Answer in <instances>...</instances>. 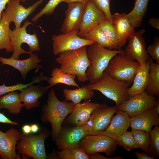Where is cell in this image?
Here are the masks:
<instances>
[{
	"instance_id": "obj_24",
	"label": "cell",
	"mask_w": 159,
	"mask_h": 159,
	"mask_svg": "<svg viewBox=\"0 0 159 159\" xmlns=\"http://www.w3.org/2000/svg\"><path fill=\"white\" fill-rule=\"evenodd\" d=\"M149 69V60L145 64L140 65L135 76L132 85L127 89L129 98L145 91L148 84Z\"/></svg>"
},
{
	"instance_id": "obj_51",
	"label": "cell",
	"mask_w": 159,
	"mask_h": 159,
	"mask_svg": "<svg viewBox=\"0 0 159 159\" xmlns=\"http://www.w3.org/2000/svg\"><path fill=\"white\" fill-rule=\"evenodd\" d=\"M2 159V158L1 155H0V159Z\"/></svg>"
},
{
	"instance_id": "obj_25",
	"label": "cell",
	"mask_w": 159,
	"mask_h": 159,
	"mask_svg": "<svg viewBox=\"0 0 159 159\" xmlns=\"http://www.w3.org/2000/svg\"><path fill=\"white\" fill-rule=\"evenodd\" d=\"M24 107L21 101L19 94L15 91L0 97V110L5 108L10 114H17L21 112L22 108Z\"/></svg>"
},
{
	"instance_id": "obj_3",
	"label": "cell",
	"mask_w": 159,
	"mask_h": 159,
	"mask_svg": "<svg viewBox=\"0 0 159 159\" xmlns=\"http://www.w3.org/2000/svg\"><path fill=\"white\" fill-rule=\"evenodd\" d=\"M89 46L87 54L91 64L86 73L90 84H93L101 77L110 61L115 56L118 54L125 53V50H110L96 43Z\"/></svg>"
},
{
	"instance_id": "obj_8",
	"label": "cell",
	"mask_w": 159,
	"mask_h": 159,
	"mask_svg": "<svg viewBox=\"0 0 159 159\" xmlns=\"http://www.w3.org/2000/svg\"><path fill=\"white\" fill-rule=\"evenodd\" d=\"M118 110L117 107L99 104L92 112L87 122L84 125L87 135L101 134L109 125L111 117Z\"/></svg>"
},
{
	"instance_id": "obj_15",
	"label": "cell",
	"mask_w": 159,
	"mask_h": 159,
	"mask_svg": "<svg viewBox=\"0 0 159 159\" xmlns=\"http://www.w3.org/2000/svg\"><path fill=\"white\" fill-rule=\"evenodd\" d=\"M107 19L105 14L99 10L91 0L85 4L78 36L81 37L90 29Z\"/></svg>"
},
{
	"instance_id": "obj_21",
	"label": "cell",
	"mask_w": 159,
	"mask_h": 159,
	"mask_svg": "<svg viewBox=\"0 0 159 159\" xmlns=\"http://www.w3.org/2000/svg\"><path fill=\"white\" fill-rule=\"evenodd\" d=\"M48 86H43L31 84L20 91L19 96L24 107L27 110L39 106V100L49 89Z\"/></svg>"
},
{
	"instance_id": "obj_30",
	"label": "cell",
	"mask_w": 159,
	"mask_h": 159,
	"mask_svg": "<svg viewBox=\"0 0 159 159\" xmlns=\"http://www.w3.org/2000/svg\"><path fill=\"white\" fill-rule=\"evenodd\" d=\"M0 22V50L5 49L7 52H12L13 47L9 35L10 22L4 11L2 13Z\"/></svg>"
},
{
	"instance_id": "obj_46",
	"label": "cell",
	"mask_w": 159,
	"mask_h": 159,
	"mask_svg": "<svg viewBox=\"0 0 159 159\" xmlns=\"http://www.w3.org/2000/svg\"><path fill=\"white\" fill-rule=\"evenodd\" d=\"M22 130L23 133L24 134H28L31 133V132L30 125L28 124L24 125L22 127Z\"/></svg>"
},
{
	"instance_id": "obj_18",
	"label": "cell",
	"mask_w": 159,
	"mask_h": 159,
	"mask_svg": "<svg viewBox=\"0 0 159 159\" xmlns=\"http://www.w3.org/2000/svg\"><path fill=\"white\" fill-rule=\"evenodd\" d=\"M158 114L154 107L136 115L130 117V127L149 133L154 126L159 125Z\"/></svg>"
},
{
	"instance_id": "obj_14",
	"label": "cell",
	"mask_w": 159,
	"mask_h": 159,
	"mask_svg": "<svg viewBox=\"0 0 159 159\" xmlns=\"http://www.w3.org/2000/svg\"><path fill=\"white\" fill-rule=\"evenodd\" d=\"M87 135L84 125L71 128H63L55 140L56 145L60 151L66 148L78 146L80 141Z\"/></svg>"
},
{
	"instance_id": "obj_42",
	"label": "cell",
	"mask_w": 159,
	"mask_h": 159,
	"mask_svg": "<svg viewBox=\"0 0 159 159\" xmlns=\"http://www.w3.org/2000/svg\"><path fill=\"white\" fill-rule=\"evenodd\" d=\"M88 155L90 159H122L123 158L122 157L120 156H116L112 158L105 157L98 153L90 154Z\"/></svg>"
},
{
	"instance_id": "obj_4",
	"label": "cell",
	"mask_w": 159,
	"mask_h": 159,
	"mask_svg": "<svg viewBox=\"0 0 159 159\" xmlns=\"http://www.w3.org/2000/svg\"><path fill=\"white\" fill-rule=\"evenodd\" d=\"M131 84L113 78L104 71L97 82L86 85L90 89L98 91L114 101L117 107L129 98L127 90Z\"/></svg>"
},
{
	"instance_id": "obj_26",
	"label": "cell",
	"mask_w": 159,
	"mask_h": 159,
	"mask_svg": "<svg viewBox=\"0 0 159 159\" xmlns=\"http://www.w3.org/2000/svg\"><path fill=\"white\" fill-rule=\"evenodd\" d=\"M149 0H135L134 7L125 16L134 28L140 27L146 14Z\"/></svg>"
},
{
	"instance_id": "obj_27",
	"label": "cell",
	"mask_w": 159,
	"mask_h": 159,
	"mask_svg": "<svg viewBox=\"0 0 159 159\" xmlns=\"http://www.w3.org/2000/svg\"><path fill=\"white\" fill-rule=\"evenodd\" d=\"M63 93L65 100L71 101L75 105L80 103L82 100H89L95 95L93 90L88 88L86 85L73 90L64 88Z\"/></svg>"
},
{
	"instance_id": "obj_7",
	"label": "cell",
	"mask_w": 159,
	"mask_h": 159,
	"mask_svg": "<svg viewBox=\"0 0 159 159\" xmlns=\"http://www.w3.org/2000/svg\"><path fill=\"white\" fill-rule=\"evenodd\" d=\"M140 64L125 54H118L110 61L105 72L117 80L132 83Z\"/></svg>"
},
{
	"instance_id": "obj_48",
	"label": "cell",
	"mask_w": 159,
	"mask_h": 159,
	"mask_svg": "<svg viewBox=\"0 0 159 159\" xmlns=\"http://www.w3.org/2000/svg\"><path fill=\"white\" fill-rule=\"evenodd\" d=\"M31 132L35 133H37L39 129L38 125L36 124H32L31 125Z\"/></svg>"
},
{
	"instance_id": "obj_40",
	"label": "cell",
	"mask_w": 159,
	"mask_h": 159,
	"mask_svg": "<svg viewBox=\"0 0 159 159\" xmlns=\"http://www.w3.org/2000/svg\"><path fill=\"white\" fill-rule=\"evenodd\" d=\"M148 54L151 56L152 59L155 60L159 64V38L155 37L153 43L147 48Z\"/></svg>"
},
{
	"instance_id": "obj_22",
	"label": "cell",
	"mask_w": 159,
	"mask_h": 159,
	"mask_svg": "<svg viewBox=\"0 0 159 159\" xmlns=\"http://www.w3.org/2000/svg\"><path fill=\"white\" fill-rule=\"evenodd\" d=\"M99 104L87 100L75 105L73 112L68 117L69 121L75 126L84 125L88 120L92 112Z\"/></svg>"
},
{
	"instance_id": "obj_47",
	"label": "cell",
	"mask_w": 159,
	"mask_h": 159,
	"mask_svg": "<svg viewBox=\"0 0 159 159\" xmlns=\"http://www.w3.org/2000/svg\"><path fill=\"white\" fill-rule=\"evenodd\" d=\"M89 0H64V2L67 4L74 2H78L85 4Z\"/></svg>"
},
{
	"instance_id": "obj_36",
	"label": "cell",
	"mask_w": 159,
	"mask_h": 159,
	"mask_svg": "<svg viewBox=\"0 0 159 159\" xmlns=\"http://www.w3.org/2000/svg\"><path fill=\"white\" fill-rule=\"evenodd\" d=\"M150 142L148 154L158 157L159 156V127L155 126L149 132Z\"/></svg>"
},
{
	"instance_id": "obj_6",
	"label": "cell",
	"mask_w": 159,
	"mask_h": 159,
	"mask_svg": "<svg viewBox=\"0 0 159 159\" xmlns=\"http://www.w3.org/2000/svg\"><path fill=\"white\" fill-rule=\"evenodd\" d=\"M30 24H33L27 20L22 27L13 30L9 29L8 33L13 47L11 57L18 59L21 54L30 55L34 52L40 51L39 41L36 33L31 34L26 32V28Z\"/></svg>"
},
{
	"instance_id": "obj_35",
	"label": "cell",
	"mask_w": 159,
	"mask_h": 159,
	"mask_svg": "<svg viewBox=\"0 0 159 159\" xmlns=\"http://www.w3.org/2000/svg\"><path fill=\"white\" fill-rule=\"evenodd\" d=\"M135 143L138 148H140L148 154L150 142L149 133L144 131L132 129Z\"/></svg>"
},
{
	"instance_id": "obj_34",
	"label": "cell",
	"mask_w": 159,
	"mask_h": 159,
	"mask_svg": "<svg viewBox=\"0 0 159 159\" xmlns=\"http://www.w3.org/2000/svg\"><path fill=\"white\" fill-rule=\"evenodd\" d=\"M48 78V77L44 76L43 73H41L39 76L35 77L32 82L26 84L20 83L12 86H7L5 85V84H3L0 86V97L11 91L17 90L21 91L31 84L47 80Z\"/></svg>"
},
{
	"instance_id": "obj_1",
	"label": "cell",
	"mask_w": 159,
	"mask_h": 159,
	"mask_svg": "<svg viewBox=\"0 0 159 159\" xmlns=\"http://www.w3.org/2000/svg\"><path fill=\"white\" fill-rule=\"evenodd\" d=\"M47 97V103L42 107L41 119L44 122L51 123L52 139L54 141L59 134L63 120L73 112L75 105L66 100L60 101L53 89L48 92Z\"/></svg>"
},
{
	"instance_id": "obj_33",
	"label": "cell",
	"mask_w": 159,
	"mask_h": 159,
	"mask_svg": "<svg viewBox=\"0 0 159 159\" xmlns=\"http://www.w3.org/2000/svg\"><path fill=\"white\" fill-rule=\"evenodd\" d=\"M61 159H88L90 158L83 149L79 146L65 149L57 152Z\"/></svg>"
},
{
	"instance_id": "obj_29",
	"label": "cell",
	"mask_w": 159,
	"mask_h": 159,
	"mask_svg": "<svg viewBox=\"0 0 159 159\" xmlns=\"http://www.w3.org/2000/svg\"><path fill=\"white\" fill-rule=\"evenodd\" d=\"M150 69L148 84L145 91L149 95H158L159 94V64L149 60Z\"/></svg>"
},
{
	"instance_id": "obj_13",
	"label": "cell",
	"mask_w": 159,
	"mask_h": 159,
	"mask_svg": "<svg viewBox=\"0 0 159 159\" xmlns=\"http://www.w3.org/2000/svg\"><path fill=\"white\" fill-rule=\"evenodd\" d=\"M43 1L39 0L26 8L20 4V0H9L4 12L10 23L14 22L15 28H17L21 27L22 22L34 11Z\"/></svg>"
},
{
	"instance_id": "obj_44",
	"label": "cell",
	"mask_w": 159,
	"mask_h": 159,
	"mask_svg": "<svg viewBox=\"0 0 159 159\" xmlns=\"http://www.w3.org/2000/svg\"><path fill=\"white\" fill-rule=\"evenodd\" d=\"M135 155L138 159H154V157L147 155L143 152H134Z\"/></svg>"
},
{
	"instance_id": "obj_16",
	"label": "cell",
	"mask_w": 159,
	"mask_h": 159,
	"mask_svg": "<svg viewBox=\"0 0 159 159\" xmlns=\"http://www.w3.org/2000/svg\"><path fill=\"white\" fill-rule=\"evenodd\" d=\"M20 134L14 128H10L5 132L0 130V155L2 159H21L16 148Z\"/></svg>"
},
{
	"instance_id": "obj_49",
	"label": "cell",
	"mask_w": 159,
	"mask_h": 159,
	"mask_svg": "<svg viewBox=\"0 0 159 159\" xmlns=\"http://www.w3.org/2000/svg\"><path fill=\"white\" fill-rule=\"evenodd\" d=\"M154 108L157 112L159 114V102Z\"/></svg>"
},
{
	"instance_id": "obj_43",
	"label": "cell",
	"mask_w": 159,
	"mask_h": 159,
	"mask_svg": "<svg viewBox=\"0 0 159 159\" xmlns=\"http://www.w3.org/2000/svg\"><path fill=\"white\" fill-rule=\"evenodd\" d=\"M148 23L153 28L159 30V19L152 17L150 18Z\"/></svg>"
},
{
	"instance_id": "obj_39",
	"label": "cell",
	"mask_w": 159,
	"mask_h": 159,
	"mask_svg": "<svg viewBox=\"0 0 159 159\" xmlns=\"http://www.w3.org/2000/svg\"><path fill=\"white\" fill-rule=\"evenodd\" d=\"M96 6L105 15L107 19L113 22L110 10L111 0H91Z\"/></svg>"
},
{
	"instance_id": "obj_12",
	"label": "cell",
	"mask_w": 159,
	"mask_h": 159,
	"mask_svg": "<svg viewBox=\"0 0 159 159\" xmlns=\"http://www.w3.org/2000/svg\"><path fill=\"white\" fill-rule=\"evenodd\" d=\"M145 32L144 29L135 32L128 39V44L125 50L127 55L131 59L136 60L140 65L145 64L150 59L143 37Z\"/></svg>"
},
{
	"instance_id": "obj_37",
	"label": "cell",
	"mask_w": 159,
	"mask_h": 159,
	"mask_svg": "<svg viewBox=\"0 0 159 159\" xmlns=\"http://www.w3.org/2000/svg\"><path fill=\"white\" fill-rule=\"evenodd\" d=\"M117 145H120L127 151L138 148L131 132L127 131L115 140Z\"/></svg>"
},
{
	"instance_id": "obj_17",
	"label": "cell",
	"mask_w": 159,
	"mask_h": 159,
	"mask_svg": "<svg viewBox=\"0 0 159 159\" xmlns=\"http://www.w3.org/2000/svg\"><path fill=\"white\" fill-rule=\"evenodd\" d=\"M65 12V17L60 31L67 33L79 29L85 7V4L78 2L68 4Z\"/></svg>"
},
{
	"instance_id": "obj_2",
	"label": "cell",
	"mask_w": 159,
	"mask_h": 159,
	"mask_svg": "<svg viewBox=\"0 0 159 159\" xmlns=\"http://www.w3.org/2000/svg\"><path fill=\"white\" fill-rule=\"evenodd\" d=\"M87 51L86 46L60 54L56 59L59 69L63 72L76 75L78 81L86 82L88 80L86 70L91 64Z\"/></svg>"
},
{
	"instance_id": "obj_10",
	"label": "cell",
	"mask_w": 159,
	"mask_h": 159,
	"mask_svg": "<svg viewBox=\"0 0 159 159\" xmlns=\"http://www.w3.org/2000/svg\"><path fill=\"white\" fill-rule=\"evenodd\" d=\"M79 30L75 29L70 32L58 35L53 34V52L58 55L67 51L73 50L96 43L92 41L84 39L78 36Z\"/></svg>"
},
{
	"instance_id": "obj_5",
	"label": "cell",
	"mask_w": 159,
	"mask_h": 159,
	"mask_svg": "<svg viewBox=\"0 0 159 159\" xmlns=\"http://www.w3.org/2000/svg\"><path fill=\"white\" fill-rule=\"evenodd\" d=\"M50 134V132L44 128L41 129L39 133L36 135L23 133L20 134L16 150L23 159H47L44 141Z\"/></svg>"
},
{
	"instance_id": "obj_38",
	"label": "cell",
	"mask_w": 159,
	"mask_h": 159,
	"mask_svg": "<svg viewBox=\"0 0 159 159\" xmlns=\"http://www.w3.org/2000/svg\"><path fill=\"white\" fill-rule=\"evenodd\" d=\"M64 0H49L38 13L36 14L32 18V22L36 23L38 19L45 14L49 16L53 14L57 6L60 3L63 2Z\"/></svg>"
},
{
	"instance_id": "obj_19",
	"label": "cell",
	"mask_w": 159,
	"mask_h": 159,
	"mask_svg": "<svg viewBox=\"0 0 159 159\" xmlns=\"http://www.w3.org/2000/svg\"><path fill=\"white\" fill-rule=\"evenodd\" d=\"M41 61L42 59L39 58L37 54L33 53L30 54L29 57L24 60L0 56L1 65H8L18 70L24 80H25L27 74L31 70L36 69L38 70L42 68V66L39 64Z\"/></svg>"
},
{
	"instance_id": "obj_45",
	"label": "cell",
	"mask_w": 159,
	"mask_h": 159,
	"mask_svg": "<svg viewBox=\"0 0 159 159\" xmlns=\"http://www.w3.org/2000/svg\"><path fill=\"white\" fill-rule=\"evenodd\" d=\"M9 0H0V22L2 18V13L4 9H5L6 5Z\"/></svg>"
},
{
	"instance_id": "obj_32",
	"label": "cell",
	"mask_w": 159,
	"mask_h": 159,
	"mask_svg": "<svg viewBox=\"0 0 159 159\" xmlns=\"http://www.w3.org/2000/svg\"><path fill=\"white\" fill-rule=\"evenodd\" d=\"M110 43L115 50L119 49V39L116 26L113 22L106 19L99 24Z\"/></svg>"
},
{
	"instance_id": "obj_31",
	"label": "cell",
	"mask_w": 159,
	"mask_h": 159,
	"mask_svg": "<svg viewBox=\"0 0 159 159\" xmlns=\"http://www.w3.org/2000/svg\"><path fill=\"white\" fill-rule=\"evenodd\" d=\"M85 39L92 41L99 45L110 50L113 49L105 35L99 25L90 29L81 37Z\"/></svg>"
},
{
	"instance_id": "obj_50",
	"label": "cell",
	"mask_w": 159,
	"mask_h": 159,
	"mask_svg": "<svg viewBox=\"0 0 159 159\" xmlns=\"http://www.w3.org/2000/svg\"><path fill=\"white\" fill-rule=\"evenodd\" d=\"M21 1H22V2H25L26 0H20Z\"/></svg>"
},
{
	"instance_id": "obj_23",
	"label": "cell",
	"mask_w": 159,
	"mask_h": 159,
	"mask_svg": "<svg viewBox=\"0 0 159 159\" xmlns=\"http://www.w3.org/2000/svg\"><path fill=\"white\" fill-rule=\"evenodd\" d=\"M125 13H115L112 16L113 22L117 29L119 39V49L135 32V28L126 17Z\"/></svg>"
},
{
	"instance_id": "obj_20",
	"label": "cell",
	"mask_w": 159,
	"mask_h": 159,
	"mask_svg": "<svg viewBox=\"0 0 159 159\" xmlns=\"http://www.w3.org/2000/svg\"><path fill=\"white\" fill-rule=\"evenodd\" d=\"M113 115L110 123L101 134L107 135L114 140L127 131L130 126V117L125 112L118 109Z\"/></svg>"
},
{
	"instance_id": "obj_11",
	"label": "cell",
	"mask_w": 159,
	"mask_h": 159,
	"mask_svg": "<svg viewBox=\"0 0 159 159\" xmlns=\"http://www.w3.org/2000/svg\"><path fill=\"white\" fill-rule=\"evenodd\" d=\"M159 102L154 96L150 95L144 91L129 97L118 106L117 108L125 112L130 117L154 107Z\"/></svg>"
},
{
	"instance_id": "obj_9",
	"label": "cell",
	"mask_w": 159,
	"mask_h": 159,
	"mask_svg": "<svg viewBox=\"0 0 159 159\" xmlns=\"http://www.w3.org/2000/svg\"><path fill=\"white\" fill-rule=\"evenodd\" d=\"M117 145L115 140L102 134L86 135L78 145L88 155L103 152L108 157L115 153Z\"/></svg>"
},
{
	"instance_id": "obj_41",
	"label": "cell",
	"mask_w": 159,
	"mask_h": 159,
	"mask_svg": "<svg viewBox=\"0 0 159 159\" xmlns=\"http://www.w3.org/2000/svg\"><path fill=\"white\" fill-rule=\"evenodd\" d=\"M9 124L11 125H18L19 123L16 121H12L7 117L0 110V123Z\"/></svg>"
},
{
	"instance_id": "obj_28",
	"label": "cell",
	"mask_w": 159,
	"mask_h": 159,
	"mask_svg": "<svg viewBox=\"0 0 159 159\" xmlns=\"http://www.w3.org/2000/svg\"><path fill=\"white\" fill-rule=\"evenodd\" d=\"M51 75V77H48L47 80L49 84L48 86L49 88L59 83L80 87L75 81L76 75L63 72L59 68L56 67L53 69L52 70Z\"/></svg>"
}]
</instances>
